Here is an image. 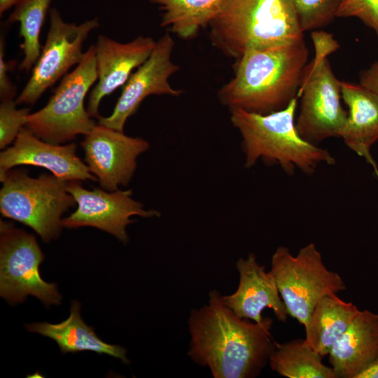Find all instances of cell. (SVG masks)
Masks as SVG:
<instances>
[{"mask_svg": "<svg viewBox=\"0 0 378 378\" xmlns=\"http://www.w3.org/2000/svg\"><path fill=\"white\" fill-rule=\"evenodd\" d=\"M272 323L270 317L260 323L239 317L211 290L206 304L190 311L188 355L214 378L257 377L275 347Z\"/></svg>", "mask_w": 378, "mask_h": 378, "instance_id": "cell-1", "label": "cell"}, {"mask_svg": "<svg viewBox=\"0 0 378 378\" xmlns=\"http://www.w3.org/2000/svg\"><path fill=\"white\" fill-rule=\"evenodd\" d=\"M309 55L304 38L246 51L236 59L234 77L218 92L220 104L261 115L285 108L298 98Z\"/></svg>", "mask_w": 378, "mask_h": 378, "instance_id": "cell-2", "label": "cell"}, {"mask_svg": "<svg viewBox=\"0 0 378 378\" xmlns=\"http://www.w3.org/2000/svg\"><path fill=\"white\" fill-rule=\"evenodd\" d=\"M298 98L285 108L267 115L240 108L230 109V122L241 137L244 166L252 167L259 160L279 165L286 174L300 170L313 174L322 164L336 160L327 150L303 139L298 134L295 115Z\"/></svg>", "mask_w": 378, "mask_h": 378, "instance_id": "cell-3", "label": "cell"}, {"mask_svg": "<svg viewBox=\"0 0 378 378\" xmlns=\"http://www.w3.org/2000/svg\"><path fill=\"white\" fill-rule=\"evenodd\" d=\"M209 27L212 46L235 59L304 38L291 0H224Z\"/></svg>", "mask_w": 378, "mask_h": 378, "instance_id": "cell-4", "label": "cell"}, {"mask_svg": "<svg viewBox=\"0 0 378 378\" xmlns=\"http://www.w3.org/2000/svg\"><path fill=\"white\" fill-rule=\"evenodd\" d=\"M1 182L2 216L31 227L45 242L59 236L63 214L76 204L68 181L47 174L34 178L24 169H11Z\"/></svg>", "mask_w": 378, "mask_h": 378, "instance_id": "cell-5", "label": "cell"}, {"mask_svg": "<svg viewBox=\"0 0 378 378\" xmlns=\"http://www.w3.org/2000/svg\"><path fill=\"white\" fill-rule=\"evenodd\" d=\"M97 79L95 48L91 45L76 69L62 78L46 106L25 117L24 127L54 144L86 135L96 123L85 108V98Z\"/></svg>", "mask_w": 378, "mask_h": 378, "instance_id": "cell-6", "label": "cell"}, {"mask_svg": "<svg viewBox=\"0 0 378 378\" xmlns=\"http://www.w3.org/2000/svg\"><path fill=\"white\" fill-rule=\"evenodd\" d=\"M270 272L288 315L304 327L323 298L347 288L342 276L326 267L314 243L302 247L296 255L286 246H279L272 256Z\"/></svg>", "mask_w": 378, "mask_h": 378, "instance_id": "cell-7", "label": "cell"}, {"mask_svg": "<svg viewBox=\"0 0 378 378\" xmlns=\"http://www.w3.org/2000/svg\"><path fill=\"white\" fill-rule=\"evenodd\" d=\"M314 59L309 63L300 88L301 98L295 127L305 141L317 145L332 137H340L347 111L341 103L340 80L335 76L323 46H316Z\"/></svg>", "mask_w": 378, "mask_h": 378, "instance_id": "cell-8", "label": "cell"}, {"mask_svg": "<svg viewBox=\"0 0 378 378\" xmlns=\"http://www.w3.org/2000/svg\"><path fill=\"white\" fill-rule=\"evenodd\" d=\"M44 259L35 237L13 223H0V295L10 304L23 302L27 295L47 307L59 304L56 284L46 282L39 273Z\"/></svg>", "mask_w": 378, "mask_h": 378, "instance_id": "cell-9", "label": "cell"}, {"mask_svg": "<svg viewBox=\"0 0 378 378\" xmlns=\"http://www.w3.org/2000/svg\"><path fill=\"white\" fill-rule=\"evenodd\" d=\"M49 14L50 28L45 43L29 79L15 99L17 105H34L70 68L78 64L85 54V41L99 27L97 18L78 24L64 22L56 8H51Z\"/></svg>", "mask_w": 378, "mask_h": 378, "instance_id": "cell-10", "label": "cell"}, {"mask_svg": "<svg viewBox=\"0 0 378 378\" xmlns=\"http://www.w3.org/2000/svg\"><path fill=\"white\" fill-rule=\"evenodd\" d=\"M67 190L74 197L77 209L62 219L63 227H93L112 234L124 244L129 241L126 227L134 221L130 217L152 218L161 215L158 210L145 209L142 203L132 197L131 190H90L80 181H68Z\"/></svg>", "mask_w": 378, "mask_h": 378, "instance_id": "cell-11", "label": "cell"}, {"mask_svg": "<svg viewBox=\"0 0 378 378\" xmlns=\"http://www.w3.org/2000/svg\"><path fill=\"white\" fill-rule=\"evenodd\" d=\"M174 47V41L170 31L165 32L156 41L149 57L131 74L122 86L112 113L107 117L99 116L98 124L123 132L127 119L148 96L178 97L183 93L169 83L170 76L179 70L178 65L171 59Z\"/></svg>", "mask_w": 378, "mask_h": 378, "instance_id": "cell-12", "label": "cell"}, {"mask_svg": "<svg viewBox=\"0 0 378 378\" xmlns=\"http://www.w3.org/2000/svg\"><path fill=\"white\" fill-rule=\"evenodd\" d=\"M85 162L107 191L127 186L136 168V159L149 148V143L141 137L125 135L98 124L80 142Z\"/></svg>", "mask_w": 378, "mask_h": 378, "instance_id": "cell-13", "label": "cell"}, {"mask_svg": "<svg viewBox=\"0 0 378 378\" xmlns=\"http://www.w3.org/2000/svg\"><path fill=\"white\" fill-rule=\"evenodd\" d=\"M76 148L75 143L64 145L45 141L24 127L13 145L0 153V181L9 170L23 164L46 168L66 181H97L77 155Z\"/></svg>", "mask_w": 378, "mask_h": 378, "instance_id": "cell-14", "label": "cell"}, {"mask_svg": "<svg viewBox=\"0 0 378 378\" xmlns=\"http://www.w3.org/2000/svg\"><path fill=\"white\" fill-rule=\"evenodd\" d=\"M156 41L150 36H139L130 42L121 43L99 35L95 48L97 84L91 90L87 111L99 118L102 99L122 87L132 74L152 53Z\"/></svg>", "mask_w": 378, "mask_h": 378, "instance_id": "cell-15", "label": "cell"}, {"mask_svg": "<svg viewBox=\"0 0 378 378\" xmlns=\"http://www.w3.org/2000/svg\"><path fill=\"white\" fill-rule=\"evenodd\" d=\"M239 284L231 295H223L224 303L239 317L260 323L262 311L271 309L276 318L285 323L288 313L270 271L259 264L254 253L236 262Z\"/></svg>", "mask_w": 378, "mask_h": 378, "instance_id": "cell-16", "label": "cell"}, {"mask_svg": "<svg viewBox=\"0 0 378 378\" xmlns=\"http://www.w3.org/2000/svg\"><path fill=\"white\" fill-rule=\"evenodd\" d=\"M328 355L336 378H358L378 360V314L360 310Z\"/></svg>", "mask_w": 378, "mask_h": 378, "instance_id": "cell-17", "label": "cell"}, {"mask_svg": "<svg viewBox=\"0 0 378 378\" xmlns=\"http://www.w3.org/2000/svg\"><path fill=\"white\" fill-rule=\"evenodd\" d=\"M340 85L348 111L340 137L377 171L370 149L378 141V96L360 83L340 80Z\"/></svg>", "mask_w": 378, "mask_h": 378, "instance_id": "cell-18", "label": "cell"}, {"mask_svg": "<svg viewBox=\"0 0 378 378\" xmlns=\"http://www.w3.org/2000/svg\"><path fill=\"white\" fill-rule=\"evenodd\" d=\"M80 304L73 301L69 316L62 322L52 324L48 322L34 323L26 326L27 330L48 337L58 344L62 354L92 351L120 359L125 364L130 363L125 348L106 343L95 334L92 327L83 321Z\"/></svg>", "mask_w": 378, "mask_h": 378, "instance_id": "cell-19", "label": "cell"}, {"mask_svg": "<svg viewBox=\"0 0 378 378\" xmlns=\"http://www.w3.org/2000/svg\"><path fill=\"white\" fill-rule=\"evenodd\" d=\"M360 310L337 295L323 298L314 307L304 327L306 343L322 357L347 330Z\"/></svg>", "mask_w": 378, "mask_h": 378, "instance_id": "cell-20", "label": "cell"}, {"mask_svg": "<svg viewBox=\"0 0 378 378\" xmlns=\"http://www.w3.org/2000/svg\"><path fill=\"white\" fill-rule=\"evenodd\" d=\"M224 0H149L162 13L161 27L183 39H191L209 25Z\"/></svg>", "mask_w": 378, "mask_h": 378, "instance_id": "cell-21", "label": "cell"}, {"mask_svg": "<svg viewBox=\"0 0 378 378\" xmlns=\"http://www.w3.org/2000/svg\"><path fill=\"white\" fill-rule=\"evenodd\" d=\"M322 358L304 339H295L282 344L276 342L269 364L272 371L288 378H336Z\"/></svg>", "mask_w": 378, "mask_h": 378, "instance_id": "cell-22", "label": "cell"}, {"mask_svg": "<svg viewBox=\"0 0 378 378\" xmlns=\"http://www.w3.org/2000/svg\"><path fill=\"white\" fill-rule=\"evenodd\" d=\"M52 0H18L8 21L18 22L19 35L22 38L20 48L23 59L21 71L29 72L34 66L41 50L39 36Z\"/></svg>", "mask_w": 378, "mask_h": 378, "instance_id": "cell-23", "label": "cell"}, {"mask_svg": "<svg viewBox=\"0 0 378 378\" xmlns=\"http://www.w3.org/2000/svg\"><path fill=\"white\" fill-rule=\"evenodd\" d=\"M302 31L324 27L337 18L342 0H291Z\"/></svg>", "mask_w": 378, "mask_h": 378, "instance_id": "cell-24", "label": "cell"}, {"mask_svg": "<svg viewBox=\"0 0 378 378\" xmlns=\"http://www.w3.org/2000/svg\"><path fill=\"white\" fill-rule=\"evenodd\" d=\"M13 99L2 101L0 105V148L4 149L15 141L22 127L29 108H17Z\"/></svg>", "mask_w": 378, "mask_h": 378, "instance_id": "cell-25", "label": "cell"}, {"mask_svg": "<svg viewBox=\"0 0 378 378\" xmlns=\"http://www.w3.org/2000/svg\"><path fill=\"white\" fill-rule=\"evenodd\" d=\"M337 18H356L378 37V0H342Z\"/></svg>", "mask_w": 378, "mask_h": 378, "instance_id": "cell-26", "label": "cell"}, {"mask_svg": "<svg viewBox=\"0 0 378 378\" xmlns=\"http://www.w3.org/2000/svg\"><path fill=\"white\" fill-rule=\"evenodd\" d=\"M15 65V61H5V38L0 41V98L1 102L13 99L16 94V87L12 83L8 72Z\"/></svg>", "mask_w": 378, "mask_h": 378, "instance_id": "cell-27", "label": "cell"}, {"mask_svg": "<svg viewBox=\"0 0 378 378\" xmlns=\"http://www.w3.org/2000/svg\"><path fill=\"white\" fill-rule=\"evenodd\" d=\"M359 83L378 96V61L360 72Z\"/></svg>", "mask_w": 378, "mask_h": 378, "instance_id": "cell-28", "label": "cell"}, {"mask_svg": "<svg viewBox=\"0 0 378 378\" xmlns=\"http://www.w3.org/2000/svg\"><path fill=\"white\" fill-rule=\"evenodd\" d=\"M358 378H378V360Z\"/></svg>", "mask_w": 378, "mask_h": 378, "instance_id": "cell-29", "label": "cell"}, {"mask_svg": "<svg viewBox=\"0 0 378 378\" xmlns=\"http://www.w3.org/2000/svg\"><path fill=\"white\" fill-rule=\"evenodd\" d=\"M18 0H0V13L2 15L15 5Z\"/></svg>", "mask_w": 378, "mask_h": 378, "instance_id": "cell-30", "label": "cell"}, {"mask_svg": "<svg viewBox=\"0 0 378 378\" xmlns=\"http://www.w3.org/2000/svg\"><path fill=\"white\" fill-rule=\"evenodd\" d=\"M316 37H318V36L317 35H314V36L312 37V39H314V38H316ZM318 38H319V37H318ZM319 39H320V38H319ZM331 40H333V41L337 43V47H339V45L337 44V43L336 41H335L333 38H332V39L330 38L329 41H331ZM328 42H329V41H328Z\"/></svg>", "mask_w": 378, "mask_h": 378, "instance_id": "cell-31", "label": "cell"}, {"mask_svg": "<svg viewBox=\"0 0 378 378\" xmlns=\"http://www.w3.org/2000/svg\"><path fill=\"white\" fill-rule=\"evenodd\" d=\"M316 38H318V37H316V38H314V41L315 39H316ZM320 41H321V40H320ZM332 41V42L335 43V45L336 46L337 49L338 48L337 43H336L333 40H331V41Z\"/></svg>", "mask_w": 378, "mask_h": 378, "instance_id": "cell-32", "label": "cell"}, {"mask_svg": "<svg viewBox=\"0 0 378 378\" xmlns=\"http://www.w3.org/2000/svg\"><path fill=\"white\" fill-rule=\"evenodd\" d=\"M375 174L378 177V172H375Z\"/></svg>", "mask_w": 378, "mask_h": 378, "instance_id": "cell-33", "label": "cell"}]
</instances>
